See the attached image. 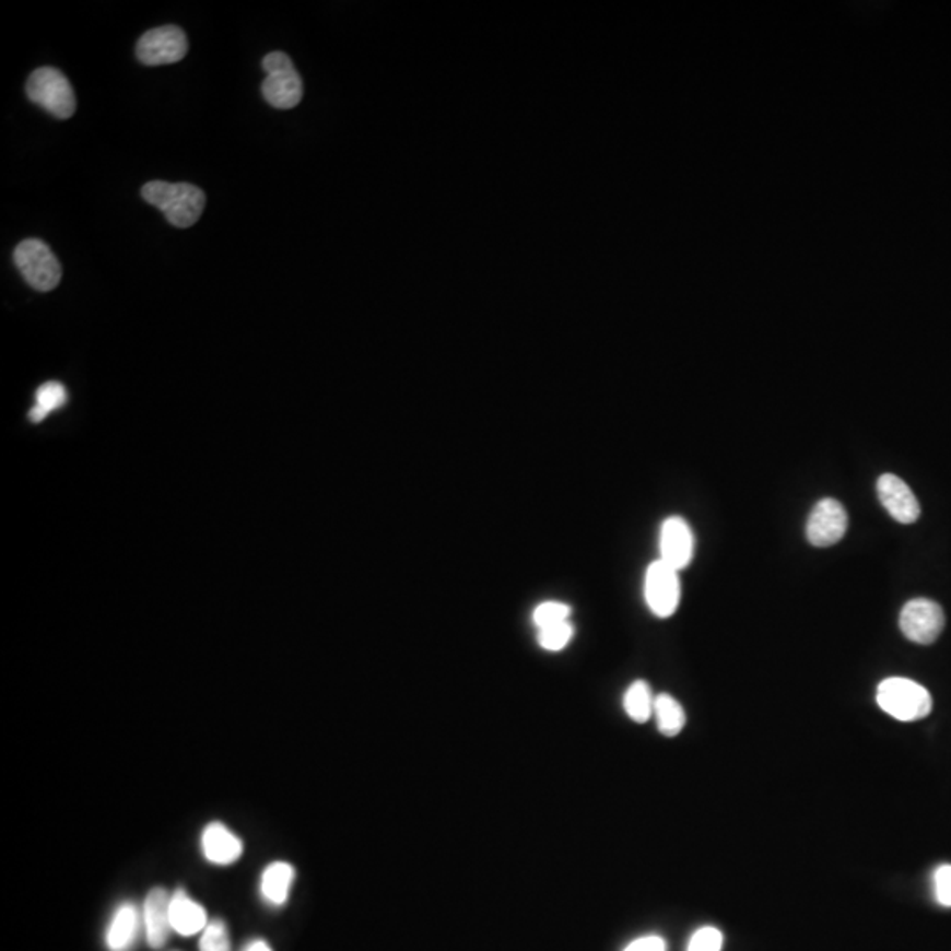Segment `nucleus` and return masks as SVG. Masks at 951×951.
Instances as JSON below:
<instances>
[{
  "label": "nucleus",
  "instance_id": "obj_3",
  "mask_svg": "<svg viewBox=\"0 0 951 951\" xmlns=\"http://www.w3.org/2000/svg\"><path fill=\"white\" fill-rule=\"evenodd\" d=\"M263 92L268 105L277 109H291L304 97V82L293 66V60L282 51H272L263 59Z\"/></svg>",
  "mask_w": 951,
  "mask_h": 951
},
{
  "label": "nucleus",
  "instance_id": "obj_14",
  "mask_svg": "<svg viewBox=\"0 0 951 951\" xmlns=\"http://www.w3.org/2000/svg\"><path fill=\"white\" fill-rule=\"evenodd\" d=\"M143 915L132 902H124L115 909L106 932V947L109 951H131L140 936Z\"/></svg>",
  "mask_w": 951,
  "mask_h": 951
},
{
  "label": "nucleus",
  "instance_id": "obj_26",
  "mask_svg": "<svg viewBox=\"0 0 951 951\" xmlns=\"http://www.w3.org/2000/svg\"><path fill=\"white\" fill-rule=\"evenodd\" d=\"M244 951H273L263 939H256V941H250L247 947L244 948Z\"/></svg>",
  "mask_w": 951,
  "mask_h": 951
},
{
  "label": "nucleus",
  "instance_id": "obj_9",
  "mask_svg": "<svg viewBox=\"0 0 951 951\" xmlns=\"http://www.w3.org/2000/svg\"><path fill=\"white\" fill-rule=\"evenodd\" d=\"M846 530V509L835 498H821L807 518L806 535L812 547H832L844 538Z\"/></svg>",
  "mask_w": 951,
  "mask_h": 951
},
{
  "label": "nucleus",
  "instance_id": "obj_10",
  "mask_svg": "<svg viewBox=\"0 0 951 951\" xmlns=\"http://www.w3.org/2000/svg\"><path fill=\"white\" fill-rule=\"evenodd\" d=\"M659 552H661V561L673 570L682 571L691 564L694 555V535L684 518L670 517L662 521Z\"/></svg>",
  "mask_w": 951,
  "mask_h": 951
},
{
  "label": "nucleus",
  "instance_id": "obj_24",
  "mask_svg": "<svg viewBox=\"0 0 951 951\" xmlns=\"http://www.w3.org/2000/svg\"><path fill=\"white\" fill-rule=\"evenodd\" d=\"M934 884H936V897L939 904L951 907V866H941L936 870Z\"/></svg>",
  "mask_w": 951,
  "mask_h": 951
},
{
  "label": "nucleus",
  "instance_id": "obj_16",
  "mask_svg": "<svg viewBox=\"0 0 951 951\" xmlns=\"http://www.w3.org/2000/svg\"><path fill=\"white\" fill-rule=\"evenodd\" d=\"M295 881V869L287 861H273L261 876V895L272 906H284Z\"/></svg>",
  "mask_w": 951,
  "mask_h": 951
},
{
  "label": "nucleus",
  "instance_id": "obj_4",
  "mask_svg": "<svg viewBox=\"0 0 951 951\" xmlns=\"http://www.w3.org/2000/svg\"><path fill=\"white\" fill-rule=\"evenodd\" d=\"M27 95L32 103L62 120L73 117L77 111L73 86L59 69H36L28 78Z\"/></svg>",
  "mask_w": 951,
  "mask_h": 951
},
{
  "label": "nucleus",
  "instance_id": "obj_5",
  "mask_svg": "<svg viewBox=\"0 0 951 951\" xmlns=\"http://www.w3.org/2000/svg\"><path fill=\"white\" fill-rule=\"evenodd\" d=\"M14 263L34 290L46 293L59 285L62 268L45 242L37 238L23 240L14 250Z\"/></svg>",
  "mask_w": 951,
  "mask_h": 951
},
{
  "label": "nucleus",
  "instance_id": "obj_8",
  "mask_svg": "<svg viewBox=\"0 0 951 951\" xmlns=\"http://www.w3.org/2000/svg\"><path fill=\"white\" fill-rule=\"evenodd\" d=\"M899 625L911 642L930 645L944 630V612L938 602L930 599H911L902 608Z\"/></svg>",
  "mask_w": 951,
  "mask_h": 951
},
{
  "label": "nucleus",
  "instance_id": "obj_21",
  "mask_svg": "<svg viewBox=\"0 0 951 951\" xmlns=\"http://www.w3.org/2000/svg\"><path fill=\"white\" fill-rule=\"evenodd\" d=\"M575 636V627L570 621L562 624L550 625L544 630L538 631L539 647L549 650V653H559L570 645L571 639Z\"/></svg>",
  "mask_w": 951,
  "mask_h": 951
},
{
  "label": "nucleus",
  "instance_id": "obj_15",
  "mask_svg": "<svg viewBox=\"0 0 951 951\" xmlns=\"http://www.w3.org/2000/svg\"><path fill=\"white\" fill-rule=\"evenodd\" d=\"M169 918H172V929L186 938L203 932L209 925L204 907L192 901L184 890L173 893L169 901Z\"/></svg>",
  "mask_w": 951,
  "mask_h": 951
},
{
  "label": "nucleus",
  "instance_id": "obj_12",
  "mask_svg": "<svg viewBox=\"0 0 951 951\" xmlns=\"http://www.w3.org/2000/svg\"><path fill=\"white\" fill-rule=\"evenodd\" d=\"M169 895L164 888H154L146 895L143 904V927H145L146 941L152 948H163L172 932V918H169Z\"/></svg>",
  "mask_w": 951,
  "mask_h": 951
},
{
  "label": "nucleus",
  "instance_id": "obj_25",
  "mask_svg": "<svg viewBox=\"0 0 951 951\" xmlns=\"http://www.w3.org/2000/svg\"><path fill=\"white\" fill-rule=\"evenodd\" d=\"M624 951H666V942L659 936H645L627 944Z\"/></svg>",
  "mask_w": 951,
  "mask_h": 951
},
{
  "label": "nucleus",
  "instance_id": "obj_11",
  "mask_svg": "<svg viewBox=\"0 0 951 951\" xmlns=\"http://www.w3.org/2000/svg\"><path fill=\"white\" fill-rule=\"evenodd\" d=\"M878 497L892 518L901 524H913L919 518V503L906 481L895 474H883L878 480Z\"/></svg>",
  "mask_w": 951,
  "mask_h": 951
},
{
  "label": "nucleus",
  "instance_id": "obj_1",
  "mask_svg": "<svg viewBox=\"0 0 951 951\" xmlns=\"http://www.w3.org/2000/svg\"><path fill=\"white\" fill-rule=\"evenodd\" d=\"M141 196L146 203L166 215L169 224L177 227L195 226L204 212L207 196L200 187L190 184H168V181H149L141 189Z\"/></svg>",
  "mask_w": 951,
  "mask_h": 951
},
{
  "label": "nucleus",
  "instance_id": "obj_23",
  "mask_svg": "<svg viewBox=\"0 0 951 951\" xmlns=\"http://www.w3.org/2000/svg\"><path fill=\"white\" fill-rule=\"evenodd\" d=\"M723 950V932L716 927H702L693 934L688 951H720Z\"/></svg>",
  "mask_w": 951,
  "mask_h": 951
},
{
  "label": "nucleus",
  "instance_id": "obj_2",
  "mask_svg": "<svg viewBox=\"0 0 951 951\" xmlns=\"http://www.w3.org/2000/svg\"><path fill=\"white\" fill-rule=\"evenodd\" d=\"M878 705L888 716L902 723L924 719L932 712V696L915 680L892 677L878 685Z\"/></svg>",
  "mask_w": 951,
  "mask_h": 951
},
{
  "label": "nucleus",
  "instance_id": "obj_7",
  "mask_svg": "<svg viewBox=\"0 0 951 951\" xmlns=\"http://www.w3.org/2000/svg\"><path fill=\"white\" fill-rule=\"evenodd\" d=\"M189 50L186 32L177 25L152 28L140 37L137 57L145 66H166L184 59Z\"/></svg>",
  "mask_w": 951,
  "mask_h": 951
},
{
  "label": "nucleus",
  "instance_id": "obj_6",
  "mask_svg": "<svg viewBox=\"0 0 951 951\" xmlns=\"http://www.w3.org/2000/svg\"><path fill=\"white\" fill-rule=\"evenodd\" d=\"M644 594L647 607L654 615L659 619L673 615L682 596L679 571L668 566L661 559H657L645 573Z\"/></svg>",
  "mask_w": 951,
  "mask_h": 951
},
{
  "label": "nucleus",
  "instance_id": "obj_20",
  "mask_svg": "<svg viewBox=\"0 0 951 951\" xmlns=\"http://www.w3.org/2000/svg\"><path fill=\"white\" fill-rule=\"evenodd\" d=\"M571 613H573V608L566 604V602L544 601L535 608L532 622H535L538 630H544V627H550V625L570 621Z\"/></svg>",
  "mask_w": 951,
  "mask_h": 951
},
{
  "label": "nucleus",
  "instance_id": "obj_19",
  "mask_svg": "<svg viewBox=\"0 0 951 951\" xmlns=\"http://www.w3.org/2000/svg\"><path fill=\"white\" fill-rule=\"evenodd\" d=\"M68 402V391L66 386L60 385L57 380H50L45 385L39 386L36 394V406L28 412L32 423H42L50 412L62 408L63 403Z\"/></svg>",
  "mask_w": 951,
  "mask_h": 951
},
{
  "label": "nucleus",
  "instance_id": "obj_22",
  "mask_svg": "<svg viewBox=\"0 0 951 951\" xmlns=\"http://www.w3.org/2000/svg\"><path fill=\"white\" fill-rule=\"evenodd\" d=\"M200 951H232L230 934L221 919H213L201 934Z\"/></svg>",
  "mask_w": 951,
  "mask_h": 951
},
{
  "label": "nucleus",
  "instance_id": "obj_17",
  "mask_svg": "<svg viewBox=\"0 0 951 951\" xmlns=\"http://www.w3.org/2000/svg\"><path fill=\"white\" fill-rule=\"evenodd\" d=\"M654 717H656L657 728L666 737H677L684 729V708L670 694L662 693L656 696V700H654Z\"/></svg>",
  "mask_w": 951,
  "mask_h": 951
},
{
  "label": "nucleus",
  "instance_id": "obj_18",
  "mask_svg": "<svg viewBox=\"0 0 951 951\" xmlns=\"http://www.w3.org/2000/svg\"><path fill=\"white\" fill-rule=\"evenodd\" d=\"M653 689L645 680H636L627 688L624 694V711L634 723L644 725L654 716Z\"/></svg>",
  "mask_w": 951,
  "mask_h": 951
},
{
  "label": "nucleus",
  "instance_id": "obj_13",
  "mask_svg": "<svg viewBox=\"0 0 951 951\" xmlns=\"http://www.w3.org/2000/svg\"><path fill=\"white\" fill-rule=\"evenodd\" d=\"M201 852L210 864L232 866L244 853V844L224 824L210 823L201 834Z\"/></svg>",
  "mask_w": 951,
  "mask_h": 951
}]
</instances>
